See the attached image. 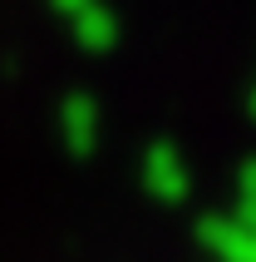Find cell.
Masks as SVG:
<instances>
[{
	"label": "cell",
	"instance_id": "cell-4",
	"mask_svg": "<svg viewBox=\"0 0 256 262\" xmlns=\"http://www.w3.org/2000/svg\"><path fill=\"white\" fill-rule=\"evenodd\" d=\"M69 25H74V40L84 45L89 55H104V50L118 45V15L109 10L104 0H94V5H89L79 20H69Z\"/></svg>",
	"mask_w": 256,
	"mask_h": 262
},
{
	"label": "cell",
	"instance_id": "cell-6",
	"mask_svg": "<svg viewBox=\"0 0 256 262\" xmlns=\"http://www.w3.org/2000/svg\"><path fill=\"white\" fill-rule=\"evenodd\" d=\"M49 5H55V15H64V20H79L94 0H49Z\"/></svg>",
	"mask_w": 256,
	"mask_h": 262
},
{
	"label": "cell",
	"instance_id": "cell-1",
	"mask_svg": "<svg viewBox=\"0 0 256 262\" xmlns=\"http://www.w3.org/2000/svg\"><path fill=\"white\" fill-rule=\"evenodd\" d=\"M197 243L217 262H256V203H237L227 218H197Z\"/></svg>",
	"mask_w": 256,
	"mask_h": 262
},
{
	"label": "cell",
	"instance_id": "cell-2",
	"mask_svg": "<svg viewBox=\"0 0 256 262\" xmlns=\"http://www.w3.org/2000/svg\"><path fill=\"white\" fill-rule=\"evenodd\" d=\"M143 188L153 193L158 203H183L192 193V173H187L177 144H168V139L148 144V154H143Z\"/></svg>",
	"mask_w": 256,
	"mask_h": 262
},
{
	"label": "cell",
	"instance_id": "cell-3",
	"mask_svg": "<svg viewBox=\"0 0 256 262\" xmlns=\"http://www.w3.org/2000/svg\"><path fill=\"white\" fill-rule=\"evenodd\" d=\"M59 139L74 159H89L99 148V104L89 94H69L59 104Z\"/></svg>",
	"mask_w": 256,
	"mask_h": 262
},
{
	"label": "cell",
	"instance_id": "cell-5",
	"mask_svg": "<svg viewBox=\"0 0 256 262\" xmlns=\"http://www.w3.org/2000/svg\"><path fill=\"white\" fill-rule=\"evenodd\" d=\"M237 198L256 203V159H242V168H237Z\"/></svg>",
	"mask_w": 256,
	"mask_h": 262
},
{
	"label": "cell",
	"instance_id": "cell-7",
	"mask_svg": "<svg viewBox=\"0 0 256 262\" xmlns=\"http://www.w3.org/2000/svg\"><path fill=\"white\" fill-rule=\"evenodd\" d=\"M246 109H251V114H256V89H251V104H246Z\"/></svg>",
	"mask_w": 256,
	"mask_h": 262
}]
</instances>
